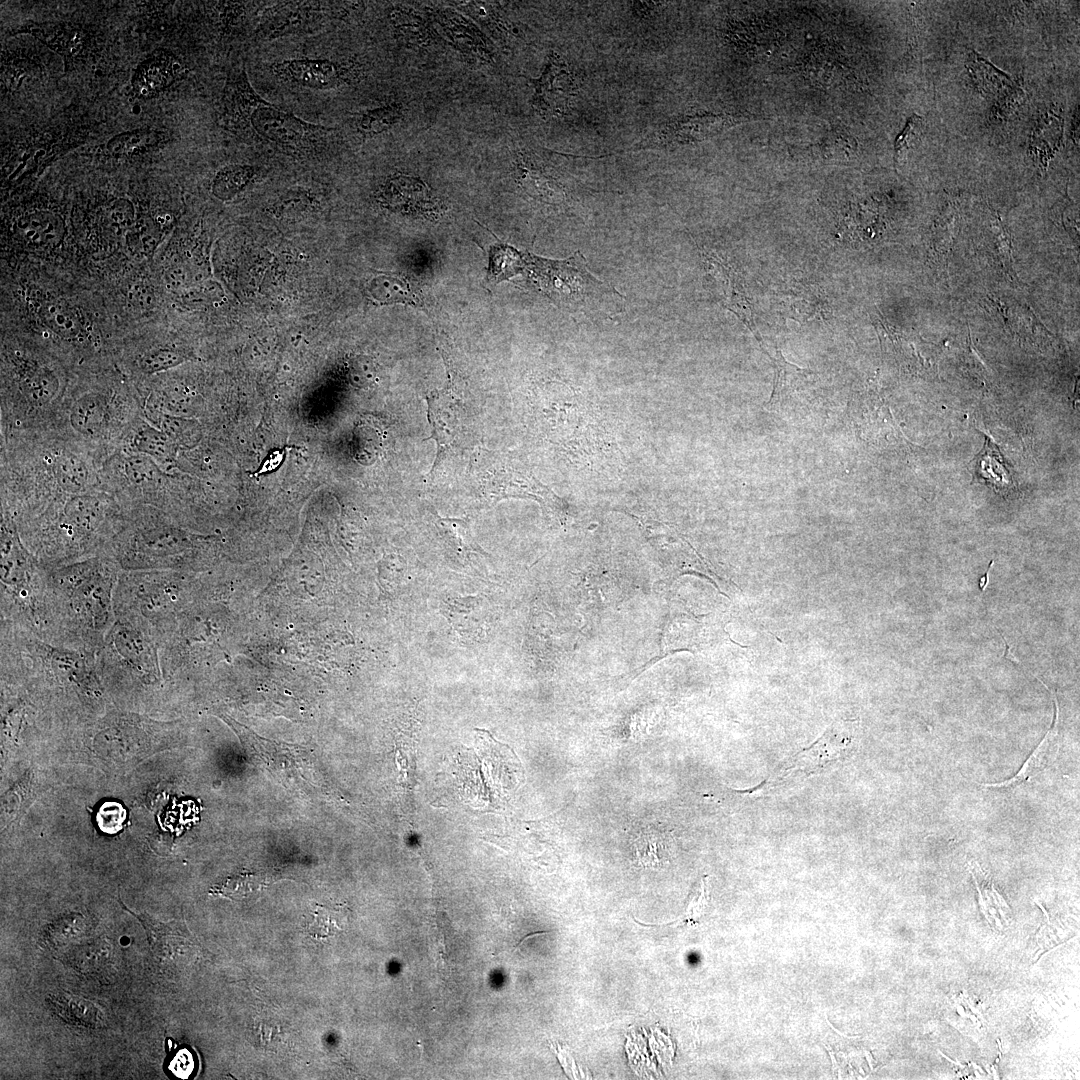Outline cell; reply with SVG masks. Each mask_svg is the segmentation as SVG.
I'll return each mask as SVG.
<instances>
[{
  "label": "cell",
  "instance_id": "6da1fadb",
  "mask_svg": "<svg viewBox=\"0 0 1080 1080\" xmlns=\"http://www.w3.org/2000/svg\"><path fill=\"white\" fill-rule=\"evenodd\" d=\"M101 461L52 431L1 433V514L16 520L56 498L103 487Z\"/></svg>",
  "mask_w": 1080,
  "mask_h": 1080
},
{
  "label": "cell",
  "instance_id": "7a4b0ae2",
  "mask_svg": "<svg viewBox=\"0 0 1080 1080\" xmlns=\"http://www.w3.org/2000/svg\"><path fill=\"white\" fill-rule=\"evenodd\" d=\"M126 505L104 486L51 500L12 521L26 549L45 568L105 554Z\"/></svg>",
  "mask_w": 1080,
  "mask_h": 1080
},
{
  "label": "cell",
  "instance_id": "3957f363",
  "mask_svg": "<svg viewBox=\"0 0 1080 1080\" xmlns=\"http://www.w3.org/2000/svg\"><path fill=\"white\" fill-rule=\"evenodd\" d=\"M121 570L107 554L47 569L45 641L96 653L116 620Z\"/></svg>",
  "mask_w": 1080,
  "mask_h": 1080
},
{
  "label": "cell",
  "instance_id": "277c9868",
  "mask_svg": "<svg viewBox=\"0 0 1080 1080\" xmlns=\"http://www.w3.org/2000/svg\"><path fill=\"white\" fill-rule=\"evenodd\" d=\"M142 417L139 396L111 385L81 386L66 396L51 431L103 462Z\"/></svg>",
  "mask_w": 1080,
  "mask_h": 1080
},
{
  "label": "cell",
  "instance_id": "5b68a950",
  "mask_svg": "<svg viewBox=\"0 0 1080 1080\" xmlns=\"http://www.w3.org/2000/svg\"><path fill=\"white\" fill-rule=\"evenodd\" d=\"M1 623L45 640L47 569L23 545L12 521L1 515Z\"/></svg>",
  "mask_w": 1080,
  "mask_h": 1080
},
{
  "label": "cell",
  "instance_id": "8992f818",
  "mask_svg": "<svg viewBox=\"0 0 1080 1080\" xmlns=\"http://www.w3.org/2000/svg\"><path fill=\"white\" fill-rule=\"evenodd\" d=\"M96 665L101 682L157 687L164 678L158 642L142 625L124 617H116L96 652Z\"/></svg>",
  "mask_w": 1080,
  "mask_h": 1080
},
{
  "label": "cell",
  "instance_id": "52a82bcc",
  "mask_svg": "<svg viewBox=\"0 0 1080 1080\" xmlns=\"http://www.w3.org/2000/svg\"><path fill=\"white\" fill-rule=\"evenodd\" d=\"M533 261L543 290L568 311L585 316L618 313L617 306L624 297L590 272L580 252L561 261L538 258Z\"/></svg>",
  "mask_w": 1080,
  "mask_h": 1080
},
{
  "label": "cell",
  "instance_id": "ba28073f",
  "mask_svg": "<svg viewBox=\"0 0 1080 1080\" xmlns=\"http://www.w3.org/2000/svg\"><path fill=\"white\" fill-rule=\"evenodd\" d=\"M470 474L481 501L487 505L523 498L537 501L548 512L561 511V499L511 453L478 450L470 464Z\"/></svg>",
  "mask_w": 1080,
  "mask_h": 1080
},
{
  "label": "cell",
  "instance_id": "9c48e42d",
  "mask_svg": "<svg viewBox=\"0 0 1080 1080\" xmlns=\"http://www.w3.org/2000/svg\"><path fill=\"white\" fill-rule=\"evenodd\" d=\"M332 2H281L267 8L257 25L256 36L272 40L291 34H312L325 28L342 12Z\"/></svg>",
  "mask_w": 1080,
  "mask_h": 1080
},
{
  "label": "cell",
  "instance_id": "30bf717a",
  "mask_svg": "<svg viewBox=\"0 0 1080 1080\" xmlns=\"http://www.w3.org/2000/svg\"><path fill=\"white\" fill-rule=\"evenodd\" d=\"M426 401L432 430L428 439H432L437 446L431 473L450 452L462 448L467 441L469 427L465 408L452 381L442 389L431 391Z\"/></svg>",
  "mask_w": 1080,
  "mask_h": 1080
},
{
  "label": "cell",
  "instance_id": "8fae6325",
  "mask_svg": "<svg viewBox=\"0 0 1080 1080\" xmlns=\"http://www.w3.org/2000/svg\"><path fill=\"white\" fill-rule=\"evenodd\" d=\"M249 120L261 137L289 147L309 145L328 131L324 126L306 122L268 102L257 106Z\"/></svg>",
  "mask_w": 1080,
  "mask_h": 1080
},
{
  "label": "cell",
  "instance_id": "7c38bea8",
  "mask_svg": "<svg viewBox=\"0 0 1080 1080\" xmlns=\"http://www.w3.org/2000/svg\"><path fill=\"white\" fill-rule=\"evenodd\" d=\"M857 736V721H836L810 747L797 753L786 770L813 772L824 769L849 755L857 742Z\"/></svg>",
  "mask_w": 1080,
  "mask_h": 1080
},
{
  "label": "cell",
  "instance_id": "4fadbf2b",
  "mask_svg": "<svg viewBox=\"0 0 1080 1080\" xmlns=\"http://www.w3.org/2000/svg\"><path fill=\"white\" fill-rule=\"evenodd\" d=\"M377 199L389 210L428 219L438 218L444 209L440 199L424 182L403 175L387 179Z\"/></svg>",
  "mask_w": 1080,
  "mask_h": 1080
},
{
  "label": "cell",
  "instance_id": "5bb4252c",
  "mask_svg": "<svg viewBox=\"0 0 1080 1080\" xmlns=\"http://www.w3.org/2000/svg\"><path fill=\"white\" fill-rule=\"evenodd\" d=\"M534 83L533 105L537 112L554 117L567 111L576 86L568 66L557 54L550 55L543 74Z\"/></svg>",
  "mask_w": 1080,
  "mask_h": 1080
},
{
  "label": "cell",
  "instance_id": "9a60e30c",
  "mask_svg": "<svg viewBox=\"0 0 1080 1080\" xmlns=\"http://www.w3.org/2000/svg\"><path fill=\"white\" fill-rule=\"evenodd\" d=\"M273 71L285 81L314 90L336 89L348 80V71L327 59H288L276 63Z\"/></svg>",
  "mask_w": 1080,
  "mask_h": 1080
},
{
  "label": "cell",
  "instance_id": "2e32d148",
  "mask_svg": "<svg viewBox=\"0 0 1080 1080\" xmlns=\"http://www.w3.org/2000/svg\"><path fill=\"white\" fill-rule=\"evenodd\" d=\"M742 120L731 115L684 116L668 124L656 137L655 145H683L719 135Z\"/></svg>",
  "mask_w": 1080,
  "mask_h": 1080
},
{
  "label": "cell",
  "instance_id": "e0dca14e",
  "mask_svg": "<svg viewBox=\"0 0 1080 1080\" xmlns=\"http://www.w3.org/2000/svg\"><path fill=\"white\" fill-rule=\"evenodd\" d=\"M705 256L711 273L722 288L724 306L743 322L760 345L764 344L756 328L752 305L747 295L745 281L740 272L731 263L716 254L706 253Z\"/></svg>",
  "mask_w": 1080,
  "mask_h": 1080
},
{
  "label": "cell",
  "instance_id": "ac0fdd59",
  "mask_svg": "<svg viewBox=\"0 0 1080 1080\" xmlns=\"http://www.w3.org/2000/svg\"><path fill=\"white\" fill-rule=\"evenodd\" d=\"M119 449L146 455L168 472L177 457V445L145 417L133 426Z\"/></svg>",
  "mask_w": 1080,
  "mask_h": 1080
},
{
  "label": "cell",
  "instance_id": "d6986e66",
  "mask_svg": "<svg viewBox=\"0 0 1080 1080\" xmlns=\"http://www.w3.org/2000/svg\"><path fill=\"white\" fill-rule=\"evenodd\" d=\"M1038 681L1050 692L1055 707L1054 722L1051 728L1046 733L1043 740L1033 751L1030 757L1026 760L1020 771L1011 779L1000 783L982 784L985 787H1014L1025 781H1028L1035 775L1042 772L1048 767L1056 758L1059 751V736H1058V723H1059V705L1057 697L1052 690L1038 679Z\"/></svg>",
  "mask_w": 1080,
  "mask_h": 1080
},
{
  "label": "cell",
  "instance_id": "ffe728a7",
  "mask_svg": "<svg viewBox=\"0 0 1080 1080\" xmlns=\"http://www.w3.org/2000/svg\"><path fill=\"white\" fill-rule=\"evenodd\" d=\"M182 67L174 56L155 54L146 59L133 78L134 91L141 97H152L170 86L181 73Z\"/></svg>",
  "mask_w": 1080,
  "mask_h": 1080
},
{
  "label": "cell",
  "instance_id": "44dd1931",
  "mask_svg": "<svg viewBox=\"0 0 1080 1080\" xmlns=\"http://www.w3.org/2000/svg\"><path fill=\"white\" fill-rule=\"evenodd\" d=\"M48 1008L70 1025L96 1029L105 1024L104 1013L96 1003L66 992H57L46 998Z\"/></svg>",
  "mask_w": 1080,
  "mask_h": 1080
},
{
  "label": "cell",
  "instance_id": "7402d4cb",
  "mask_svg": "<svg viewBox=\"0 0 1080 1080\" xmlns=\"http://www.w3.org/2000/svg\"><path fill=\"white\" fill-rule=\"evenodd\" d=\"M442 612L462 637L479 639L486 630L487 608L480 597L448 599Z\"/></svg>",
  "mask_w": 1080,
  "mask_h": 1080
},
{
  "label": "cell",
  "instance_id": "603a6c76",
  "mask_svg": "<svg viewBox=\"0 0 1080 1080\" xmlns=\"http://www.w3.org/2000/svg\"><path fill=\"white\" fill-rule=\"evenodd\" d=\"M762 351L770 358L774 368L773 391L766 404L769 410H774L778 409L787 398L809 385L814 373L788 362L777 348L774 356L765 350Z\"/></svg>",
  "mask_w": 1080,
  "mask_h": 1080
},
{
  "label": "cell",
  "instance_id": "cb8c5ba5",
  "mask_svg": "<svg viewBox=\"0 0 1080 1080\" xmlns=\"http://www.w3.org/2000/svg\"><path fill=\"white\" fill-rule=\"evenodd\" d=\"M17 230L22 240L36 248H49L60 243L64 223L50 211H33L19 218Z\"/></svg>",
  "mask_w": 1080,
  "mask_h": 1080
},
{
  "label": "cell",
  "instance_id": "d4e9b609",
  "mask_svg": "<svg viewBox=\"0 0 1080 1080\" xmlns=\"http://www.w3.org/2000/svg\"><path fill=\"white\" fill-rule=\"evenodd\" d=\"M783 305L792 319L799 322L825 319L829 312L828 303L817 288L794 286L783 292Z\"/></svg>",
  "mask_w": 1080,
  "mask_h": 1080
},
{
  "label": "cell",
  "instance_id": "484cf974",
  "mask_svg": "<svg viewBox=\"0 0 1080 1080\" xmlns=\"http://www.w3.org/2000/svg\"><path fill=\"white\" fill-rule=\"evenodd\" d=\"M975 474L979 481L985 482L998 492L1011 490L1014 479L1007 469L998 447L986 437L983 449L975 458Z\"/></svg>",
  "mask_w": 1080,
  "mask_h": 1080
},
{
  "label": "cell",
  "instance_id": "4316f807",
  "mask_svg": "<svg viewBox=\"0 0 1080 1080\" xmlns=\"http://www.w3.org/2000/svg\"><path fill=\"white\" fill-rule=\"evenodd\" d=\"M520 186L529 196L541 202L560 203L564 191L556 180L541 167L526 160L518 163Z\"/></svg>",
  "mask_w": 1080,
  "mask_h": 1080
},
{
  "label": "cell",
  "instance_id": "83f0119b",
  "mask_svg": "<svg viewBox=\"0 0 1080 1080\" xmlns=\"http://www.w3.org/2000/svg\"><path fill=\"white\" fill-rule=\"evenodd\" d=\"M368 297L378 304H417L419 302L409 282L402 276L382 273L366 285Z\"/></svg>",
  "mask_w": 1080,
  "mask_h": 1080
},
{
  "label": "cell",
  "instance_id": "f1b7e54d",
  "mask_svg": "<svg viewBox=\"0 0 1080 1080\" xmlns=\"http://www.w3.org/2000/svg\"><path fill=\"white\" fill-rule=\"evenodd\" d=\"M43 323L63 339L75 340L84 329L78 313L60 301L45 302L39 310Z\"/></svg>",
  "mask_w": 1080,
  "mask_h": 1080
},
{
  "label": "cell",
  "instance_id": "f546056e",
  "mask_svg": "<svg viewBox=\"0 0 1080 1080\" xmlns=\"http://www.w3.org/2000/svg\"><path fill=\"white\" fill-rule=\"evenodd\" d=\"M436 529L446 546L461 559L481 552L474 541L467 521L459 518L436 516Z\"/></svg>",
  "mask_w": 1080,
  "mask_h": 1080
},
{
  "label": "cell",
  "instance_id": "4dcf8cb0",
  "mask_svg": "<svg viewBox=\"0 0 1080 1080\" xmlns=\"http://www.w3.org/2000/svg\"><path fill=\"white\" fill-rule=\"evenodd\" d=\"M255 169L246 164H230L220 169L212 182L213 194L222 201L237 196L252 181Z\"/></svg>",
  "mask_w": 1080,
  "mask_h": 1080
},
{
  "label": "cell",
  "instance_id": "1f68e13d",
  "mask_svg": "<svg viewBox=\"0 0 1080 1080\" xmlns=\"http://www.w3.org/2000/svg\"><path fill=\"white\" fill-rule=\"evenodd\" d=\"M226 97L229 113L235 117H250L257 106L266 102L254 91L245 71H241L228 85Z\"/></svg>",
  "mask_w": 1080,
  "mask_h": 1080
},
{
  "label": "cell",
  "instance_id": "d6a6232c",
  "mask_svg": "<svg viewBox=\"0 0 1080 1080\" xmlns=\"http://www.w3.org/2000/svg\"><path fill=\"white\" fill-rule=\"evenodd\" d=\"M187 360L180 350L170 347H154L140 354L136 361L137 370L145 375H153L170 370Z\"/></svg>",
  "mask_w": 1080,
  "mask_h": 1080
},
{
  "label": "cell",
  "instance_id": "836d02e7",
  "mask_svg": "<svg viewBox=\"0 0 1080 1080\" xmlns=\"http://www.w3.org/2000/svg\"><path fill=\"white\" fill-rule=\"evenodd\" d=\"M268 884V880L258 874L239 873L228 877L223 882L216 884L210 889V894L240 900L259 891Z\"/></svg>",
  "mask_w": 1080,
  "mask_h": 1080
},
{
  "label": "cell",
  "instance_id": "e575fe53",
  "mask_svg": "<svg viewBox=\"0 0 1080 1080\" xmlns=\"http://www.w3.org/2000/svg\"><path fill=\"white\" fill-rule=\"evenodd\" d=\"M159 140V134L155 131L123 133L112 138L107 149L115 157H124L153 147Z\"/></svg>",
  "mask_w": 1080,
  "mask_h": 1080
},
{
  "label": "cell",
  "instance_id": "d590c367",
  "mask_svg": "<svg viewBox=\"0 0 1080 1080\" xmlns=\"http://www.w3.org/2000/svg\"><path fill=\"white\" fill-rule=\"evenodd\" d=\"M401 117L400 108L386 105L363 112L358 119V130L364 136L379 134L396 124Z\"/></svg>",
  "mask_w": 1080,
  "mask_h": 1080
},
{
  "label": "cell",
  "instance_id": "8d00e7d4",
  "mask_svg": "<svg viewBox=\"0 0 1080 1080\" xmlns=\"http://www.w3.org/2000/svg\"><path fill=\"white\" fill-rule=\"evenodd\" d=\"M88 923L81 914H71L59 918L51 923L45 932V940L48 944L64 945L68 941L76 939L86 931Z\"/></svg>",
  "mask_w": 1080,
  "mask_h": 1080
},
{
  "label": "cell",
  "instance_id": "74e56055",
  "mask_svg": "<svg viewBox=\"0 0 1080 1080\" xmlns=\"http://www.w3.org/2000/svg\"><path fill=\"white\" fill-rule=\"evenodd\" d=\"M377 364L373 358L367 355H354L348 363V378L350 383L357 388L372 387L377 381Z\"/></svg>",
  "mask_w": 1080,
  "mask_h": 1080
},
{
  "label": "cell",
  "instance_id": "f35d334b",
  "mask_svg": "<svg viewBox=\"0 0 1080 1080\" xmlns=\"http://www.w3.org/2000/svg\"><path fill=\"white\" fill-rule=\"evenodd\" d=\"M196 1059V1055L188 1048H176L171 1045L165 1058L164 1068L176 1078L187 1079L196 1073Z\"/></svg>",
  "mask_w": 1080,
  "mask_h": 1080
},
{
  "label": "cell",
  "instance_id": "ab89813d",
  "mask_svg": "<svg viewBox=\"0 0 1080 1080\" xmlns=\"http://www.w3.org/2000/svg\"><path fill=\"white\" fill-rule=\"evenodd\" d=\"M125 820V810L119 803H105L97 813L99 827L108 833L117 832Z\"/></svg>",
  "mask_w": 1080,
  "mask_h": 1080
},
{
  "label": "cell",
  "instance_id": "60d3db41",
  "mask_svg": "<svg viewBox=\"0 0 1080 1080\" xmlns=\"http://www.w3.org/2000/svg\"><path fill=\"white\" fill-rule=\"evenodd\" d=\"M108 216L112 224L123 228L132 224L133 207L127 200L115 201L108 210Z\"/></svg>",
  "mask_w": 1080,
  "mask_h": 1080
},
{
  "label": "cell",
  "instance_id": "b9f144b4",
  "mask_svg": "<svg viewBox=\"0 0 1080 1080\" xmlns=\"http://www.w3.org/2000/svg\"><path fill=\"white\" fill-rule=\"evenodd\" d=\"M921 123H922V120L918 116H913V117L910 118L909 123L907 124L905 130L903 131V133L896 140V143H895V155H896V158L900 157L901 154H903L904 152H906L909 149V144L911 143L912 139L916 137L915 132L919 131Z\"/></svg>",
  "mask_w": 1080,
  "mask_h": 1080
},
{
  "label": "cell",
  "instance_id": "7bdbcfd3",
  "mask_svg": "<svg viewBox=\"0 0 1080 1080\" xmlns=\"http://www.w3.org/2000/svg\"><path fill=\"white\" fill-rule=\"evenodd\" d=\"M999 633H1000V635H1001V637H1002V639H1003V641H1004L1005 647H1006V648H1005V652H1004V654H1003V658H1004V659H1006V660H1009L1010 662H1013V663H1015L1016 665L1022 666V664H1021L1020 660H1019V659H1018V658H1017V657H1016V656L1014 655V650H1013V649H1012V647H1011V646H1010V645H1009V644L1007 643V640H1006V638H1005V637L1003 636L1002 632H1001V631H999Z\"/></svg>",
  "mask_w": 1080,
  "mask_h": 1080
},
{
  "label": "cell",
  "instance_id": "ee69618b",
  "mask_svg": "<svg viewBox=\"0 0 1080 1080\" xmlns=\"http://www.w3.org/2000/svg\"><path fill=\"white\" fill-rule=\"evenodd\" d=\"M994 561L991 560L987 571L979 579V589L981 592H985L989 584V574Z\"/></svg>",
  "mask_w": 1080,
  "mask_h": 1080
},
{
  "label": "cell",
  "instance_id": "f6af8a7d",
  "mask_svg": "<svg viewBox=\"0 0 1080 1080\" xmlns=\"http://www.w3.org/2000/svg\"><path fill=\"white\" fill-rule=\"evenodd\" d=\"M938 1052H939V1053H940V1054H941V1055H942V1056H943V1057H944V1058H945L946 1060H948V1061H949V1062H951L952 1064H954V1065H957V1066H959V1067H961V1068H964V1065H962L961 1063H959V1062H957V1061H954V1060H952L951 1058H949L948 1056H946V1055H945V1054H944V1053H943L942 1051L938 1050Z\"/></svg>",
  "mask_w": 1080,
  "mask_h": 1080
},
{
  "label": "cell",
  "instance_id": "bcb514c9",
  "mask_svg": "<svg viewBox=\"0 0 1080 1080\" xmlns=\"http://www.w3.org/2000/svg\"><path fill=\"white\" fill-rule=\"evenodd\" d=\"M1035 903H1037V904H1038V906H1039V907L1041 908V910H1042V911H1043V913L1045 914V916H1046L1047 920L1049 921V915H1048L1047 911L1045 910V908L1043 907V905H1042V904H1041L1040 902H1038L1037 900H1035Z\"/></svg>",
  "mask_w": 1080,
  "mask_h": 1080
},
{
  "label": "cell",
  "instance_id": "7dc6e473",
  "mask_svg": "<svg viewBox=\"0 0 1080 1080\" xmlns=\"http://www.w3.org/2000/svg\"><path fill=\"white\" fill-rule=\"evenodd\" d=\"M971 1064H972V1066L975 1067V1069L980 1070V1072L983 1073V1070L981 1069L980 1066L976 1065L974 1062H972Z\"/></svg>",
  "mask_w": 1080,
  "mask_h": 1080
}]
</instances>
